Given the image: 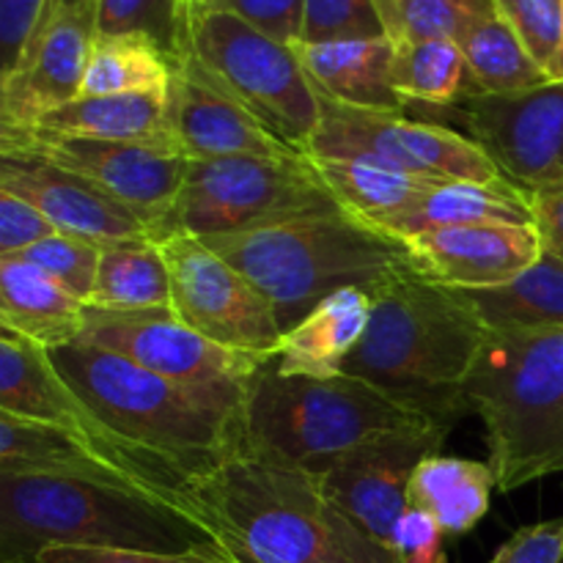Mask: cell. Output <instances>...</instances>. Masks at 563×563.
I'll return each instance as SVG.
<instances>
[{"label": "cell", "instance_id": "cell-6", "mask_svg": "<svg viewBox=\"0 0 563 563\" xmlns=\"http://www.w3.org/2000/svg\"><path fill=\"white\" fill-rule=\"evenodd\" d=\"M465 396L500 493L563 473V330H489Z\"/></svg>", "mask_w": 563, "mask_h": 563}, {"label": "cell", "instance_id": "cell-44", "mask_svg": "<svg viewBox=\"0 0 563 563\" xmlns=\"http://www.w3.org/2000/svg\"><path fill=\"white\" fill-rule=\"evenodd\" d=\"M489 563H563V520L520 528Z\"/></svg>", "mask_w": 563, "mask_h": 563}, {"label": "cell", "instance_id": "cell-33", "mask_svg": "<svg viewBox=\"0 0 563 563\" xmlns=\"http://www.w3.org/2000/svg\"><path fill=\"white\" fill-rule=\"evenodd\" d=\"M170 77H174V64L146 38L97 36L80 97L168 93Z\"/></svg>", "mask_w": 563, "mask_h": 563}, {"label": "cell", "instance_id": "cell-20", "mask_svg": "<svg viewBox=\"0 0 563 563\" xmlns=\"http://www.w3.org/2000/svg\"><path fill=\"white\" fill-rule=\"evenodd\" d=\"M0 190L33 203L58 234L97 247L124 242H157L152 223L86 179L38 159L0 157Z\"/></svg>", "mask_w": 563, "mask_h": 563}, {"label": "cell", "instance_id": "cell-9", "mask_svg": "<svg viewBox=\"0 0 563 563\" xmlns=\"http://www.w3.org/2000/svg\"><path fill=\"white\" fill-rule=\"evenodd\" d=\"M190 55L275 135L308 152L322 121V102L291 44L218 5L192 3Z\"/></svg>", "mask_w": 563, "mask_h": 563}, {"label": "cell", "instance_id": "cell-19", "mask_svg": "<svg viewBox=\"0 0 563 563\" xmlns=\"http://www.w3.org/2000/svg\"><path fill=\"white\" fill-rule=\"evenodd\" d=\"M401 242L416 273L462 291L511 284L544 253L533 225H443Z\"/></svg>", "mask_w": 563, "mask_h": 563}, {"label": "cell", "instance_id": "cell-7", "mask_svg": "<svg viewBox=\"0 0 563 563\" xmlns=\"http://www.w3.org/2000/svg\"><path fill=\"white\" fill-rule=\"evenodd\" d=\"M242 427L251 451L317 476L374 440L445 429L355 374L280 377L273 363L247 396Z\"/></svg>", "mask_w": 563, "mask_h": 563}, {"label": "cell", "instance_id": "cell-22", "mask_svg": "<svg viewBox=\"0 0 563 563\" xmlns=\"http://www.w3.org/2000/svg\"><path fill=\"white\" fill-rule=\"evenodd\" d=\"M319 99L355 110L405 113L407 102L396 93L390 66L394 42L379 38H344V42L291 44Z\"/></svg>", "mask_w": 563, "mask_h": 563}, {"label": "cell", "instance_id": "cell-2", "mask_svg": "<svg viewBox=\"0 0 563 563\" xmlns=\"http://www.w3.org/2000/svg\"><path fill=\"white\" fill-rule=\"evenodd\" d=\"M489 328L465 291L405 264L372 295V319L344 372L377 385L445 429L473 412L465 396Z\"/></svg>", "mask_w": 563, "mask_h": 563}, {"label": "cell", "instance_id": "cell-32", "mask_svg": "<svg viewBox=\"0 0 563 563\" xmlns=\"http://www.w3.org/2000/svg\"><path fill=\"white\" fill-rule=\"evenodd\" d=\"M390 77H394L396 93L407 104L418 102L429 108H449L460 99L476 97L465 55L454 38L394 44Z\"/></svg>", "mask_w": 563, "mask_h": 563}, {"label": "cell", "instance_id": "cell-12", "mask_svg": "<svg viewBox=\"0 0 563 563\" xmlns=\"http://www.w3.org/2000/svg\"><path fill=\"white\" fill-rule=\"evenodd\" d=\"M0 412L25 418V421L47 423V427L75 434L77 440L102 451L104 456L115 460L119 465L130 467L137 476L148 478V482L174 493L176 498L187 500L201 515L196 495H192L190 478L181 476L176 467L159 462L157 456L132 445L119 432H113L82 401V396L60 377L44 346L3 328H0Z\"/></svg>", "mask_w": 563, "mask_h": 563}, {"label": "cell", "instance_id": "cell-21", "mask_svg": "<svg viewBox=\"0 0 563 563\" xmlns=\"http://www.w3.org/2000/svg\"><path fill=\"white\" fill-rule=\"evenodd\" d=\"M0 473H27V476H60L80 478V482L108 484V487L126 489V493L143 495L148 500L170 506L190 517L198 528L207 531L198 511L187 500L176 498L174 493L159 484L137 476L130 467L119 465L104 456L102 451L91 449L64 429L47 427V423L25 421L0 412ZM209 537V531H207ZM212 539V537H209Z\"/></svg>", "mask_w": 563, "mask_h": 563}, {"label": "cell", "instance_id": "cell-34", "mask_svg": "<svg viewBox=\"0 0 563 563\" xmlns=\"http://www.w3.org/2000/svg\"><path fill=\"white\" fill-rule=\"evenodd\" d=\"M97 36H135L152 42L179 69L190 58L192 0H93Z\"/></svg>", "mask_w": 563, "mask_h": 563}, {"label": "cell", "instance_id": "cell-41", "mask_svg": "<svg viewBox=\"0 0 563 563\" xmlns=\"http://www.w3.org/2000/svg\"><path fill=\"white\" fill-rule=\"evenodd\" d=\"M33 563H225L218 550H198L185 555L141 553V550H110V548H66L53 544L44 548Z\"/></svg>", "mask_w": 563, "mask_h": 563}, {"label": "cell", "instance_id": "cell-13", "mask_svg": "<svg viewBox=\"0 0 563 563\" xmlns=\"http://www.w3.org/2000/svg\"><path fill=\"white\" fill-rule=\"evenodd\" d=\"M170 275V311L209 339L236 352L275 361L284 330L262 291L198 236L157 240Z\"/></svg>", "mask_w": 563, "mask_h": 563}, {"label": "cell", "instance_id": "cell-23", "mask_svg": "<svg viewBox=\"0 0 563 563\" xmlns=\"http://www.w3.org/2000/svg\"><path fill=\"white\" fill-rule=\"evenodd\" d=\"M372 319V297L363 289H341L319 302L297 328L284 333L273 361L280 377L330 379L363 341Z\"/></svg>", "mask_w": 563, "mask_h": 563}, {"label": "cell", "instance_id": "cell-46", "mask_svg": "<svg viewBox=\"0 0 563 563\" xmlns=\"http://www.w3.org/2000/svg\"><path fill=\"white\" fill-rule=\"evenodd\" d=\"M88 3H93V0H47V5H44L42 16H49V14H58V11L80 9V5H88Z\"/></svg>", "mask_w": 563, "mask_h": 563}, {"label": "cell", "instance_id": "cell-40", "mask_svg": "<svg viewBox=\"0 0 563 563\" xmlns=\"http://www.w3.org/2000/svg\"><path fill=\"white\" fill-rule=\"evenodd\" d=\"M55 234L58 229L33 203L0 190V258L20 256Z\"/></svg>", "mask_w": 563, "mask_h": 563}, {"label": "cell", "instance_id": "cell-4", "mask_svg": "<svg viewBox=\"0 0 563 563\" xmlns=\"http://www.w3.org/2000/svg\"><path fill=\"white\" fill-rule=\"evenodd\" d=\"M53 544L163 555L214 550L190 517L143 495L80 478L0 473V563H33Z\"/></svg>", "mask_w": 563, "mask_h": 563}, {"label": "cell", "instance_id": "cell-36", "mask_svg": "<svg viewBox=\"0 0 563 563\" xmlns=\"http://www.w3.org/2000/svg\"><path fill=\"white\" fill-rule=\"evenodd\" d=\"M379 36L385 27L374 0H306L302 5V44Z\"/></svg>", "mask_w": 563, "mask_h": 563}, {"label": "cell", "instance_id": "cell-37", "mask_svg": "<svg viewBox=\"0 0 563 563\" xmlns=\"http://www.w3.org/2000/svg\"><path fill=\"white\" fill-rule=\"evenodd\" d=\"M495 9L550 77L563 49V0H495Z\"/></svg>", "mask_w": 563, "mask_h": 563}, {"label": "cell", "instance_id": "cell-45", "mask_svg": "<svg viewBox=\"0 0 563 563\" xmlns=\"http://www.w3.org/2000/svg\"><path fill=\"white\" fill-rule=\"evenodd\" d=\"M531 207L544 253L563 258V179L531 190Z\"/></svg>", "mask_w": 563, "mask_h": 563}, {"label": "cell", "instance_id": "cell-8", "mask_svg": "<svg viewBox=\"0 0 563 563\" xmlns=\"http://www.w3.org/2000/svg\"><path fill=\"white\" fill-rule=\"evenodd\" d=\"M344 212L311 165L302 159L212 157L187 159V174L174 207L159 223L168 234H245L291 220Z\"/></svg>", "mask_w": 563, "mask_h": 563}, {"label": "cell", "instance_id": "cell-11", "mask_svg": "<svg viewBox=\"0 0 563 563\" xmlns=\"http://www.w3.org/2000/svg\"><path fill=\"white\" fill-rule=\"evenodd\" d=\"M80 344L115 352L148 372L198 390L247 401L269 357L212 344L187 328L170 308L154 311H86Z\"/></svg>", "mask_w": 563, "mask_h": 563}, {"label": "cell", "instance_id": "cell-29", "mask_svg": "<svg viewBox=\"0 0 563 563\" xmlns=\"http://www.w3.org/2000/svg\"><path fill=\"white\" fill-rule=\"evenodd\" d=\"M465 295L489 330H563V258L542 253L511 284Z\"/></svg>", "mask_w": 563, "mask_h": 563}, {"label": "cell", "instance_id": "cell-10", "mask_svg": "<svg viewBox=\"0 0 563 563\" xmlns=\"http://www.w3.org/2000/svg\"><path fill=\"white\" fill-rule=\"evenodd\" d=\"M322 102V121L306 154L366 159L405 174L445 181H500L504 170L473 137L405 113Z\"/></svg>", "mask_w": 563, "mask_h": 563}, {"label": "cell", "instance_id": "cell-35", "mask_svg": "<svg viewBox=\"0 0 563 563\" xmlns=\"http://www.w3.org/2000/svg\"><path fill=\"white\" fill-rule=\"evenodd\" d=\"M385 36L394 44L427 38H460L476 16L495 9V0H374Z\"/></svg>", "mask_w": 563, "mask_h": 563}, {"label": "cell", "instance_id": "cell-25", "mask_svg": "<svg viewBox=\"0 0 563 563\" xmlns=\"http://www.w3.org/2000/svg\"><path fill=\"white\" fill-rule=\"evenodd\" d=\"M306 163L311 165L313 174L322 179V185L328 187L330 196L339 201V207L346 214L385 231V234L427 192H432L440 181H445L405 174V170L385 168V165L366 163V159L306 154Z\"/></svg>", "mask_w": 563, "mask_h": 563}, {"label": "cell", "instance_id": "cell-1", "mask_svg": "<svg viewBox=\"0 0 563 563\" xmlns=\"http://www.w3.org/2000/svg\"><path fill=\"white\" fill-rule=\"evenodd\" d=\"M192 495L225 563H401L324 495L317 473L245 443Z\"/></svg>", "mask_w": 563, "mask_h": 563}, {"label": "cell", "instance_id": "cell-38", "mask_svg": "<svg viewBox=\"0 0 563 563\" xmlns=\"http://www.w3.org/2000/svg\"><path fill=\"white\" fill-rule=\"evenodd\" d=\"M99 256H102V247L91 245V242L75 240V236L55 234L49 236V240L33 245L31 251L20 253L16 258H25V262L36 264L38 269H44V273L55 280V284L64 286L69 295L88 302L93 280H97Z\"/></svg>", "mask_w": 563, "mask_h": 563}, {"label": "cell", "instance_id": "cell-30", "mask_svg": "<svg viewBox=\"0 0 563 563\" xmlns=\"http://www.w3.org/2000/svg\"><path fill=\"white\" fill-rule=\"evenodd\" d=\"M465 55L467 71L478 93H517L548 86L550 77L537 60L528 55L509 22L489 9L476 16L456 38Z\"/></svg>", "mask_w": 563, "mask_h": 563}, {"label": "cell", "instance_id": "cell-5", "mask_svg": "<svg viewBox=\"0 0 563 563\" xmlns=\"http://www.w3.org/2000/svg\"><path fill=\"white\" fill-rule=\"evenodd\" d=\"M201 242L262 291L284 333L335 291L363 289L372 297L390 273L410 264L405 242L346 212Z\"/></svg>", "mask_w": 563, "mask_h": 563}, {"label": "cell", "instance_id": "cell-18", "mask_svg": "<svg viewBox=\"0 0 563 563\" xmlns=\"http://www.w3.org/2000/svg\"><path fill=\"white\" fill-rule=\"evenodd\" d=\"M168 126L176 152L187 159L306 157L291 143L275 135L245 104L236 102L223 86H218L192 60V55L170 77Z\"/></svg>", "mask_w": 563, "mask_h": 563}, {"label": "cell", "instance_id": "cell-43", "mask_svg": "<svg viewBox=\"0 0 563 563\" xmlns=\"http://www.w3.org/2000/svg\"><path fill=\"white\" fill-rule=\"evenodd\" d=\"M47 0H0V80L20 64L25 44L36 31Z\"/></svg>", "mask_w": 563, "mask_h": 563}, {"label": "cell", "instance_id": "cell-14", "mask_svg": "<svg viewBox=\"0 0 563 563\" xmlns=\"http://www.w3.org/2000/svg\"><path fill=\"white\" fill-rule=\"evenodd\" d=\"M0 157L38 159L75 174L104 196L141 214L154 234L174 207L187 174V157L174 148L97 141L36 130H0Z\"/></svg>", "mask_w": 563, "mask_h": 563}, {"label": "cell", "instance_id": "cell-24", "mask_svg": "<svg viewBox=\"0 0 563 563\" xmlns=\"http://www.w3.org/2000/svg\"><path fill=\"white\" fill-rule=\"evenodd\" d=\"M86 302L55 284L25 258H0V328L47 352L77 344L86 328Z\"/></svg>", "mask_w": 563, "mask_h": 563}, {"label": "cell", "instance_id": "cell-16", "mask_svg": "<svg viewBox=\"0 0 563 563\" xmlns=\"http://www.w3.org/2000/svg\"><path fill=\"white\" fill-rule=\"evenodd\" d=\"M97 42V5L42 16L20 64L0 80V130H25L80 97Z\"/></svg>", "mask_w": 563, "mask_h": 563}, {"label": "cell", "instance_id": "cell-31", "mask_svg": "<svg viewBox=\"0 0 563 563\" xmlns=\"http://www.w3.org/2000/svg\"><path fill=\"white\" fill-rule=\"evenodd\" d=\"M86 308L93 311H154L170 308V275L157 242L104 247Z\"/></svg>", "mask_w": 563, "mask_h": 563}, {"label": "cell", "instance_id": "cell-15", "mask_svg": "<svg viewBox=\"0 0 563 563\" xmlns=\"http://www.w3.org/2000/svg\"><path fill=\"white\" fill-rule=\"evenodd\" d=\"M522 190L563 179V80L517 93H478L438 108Z\"/></svg>", "mask_w": 563, "mask_h": 563}, {"label": "cell", "instance_id": "cell-26", "mask_svg": "<svg viewBox=\"0 0 563 563\" xmlns=\"http://www.w3.org/2000/svg\"><path fill=\"white\" fill-rule=\"evenodd\" d=\"M443 225H533L531 192L511 179L500 181H440L405 218L388 229L405 240Z\"/></svg>", "mask_w": 563, "mask_h": 563}, {"label": "cell", "instance_id": "cell-28", "mask_svg": "<svg viewBox=\"0 0 563 563\" xmlns=\"http://www.w3.org/2000/svg\"><path fill=\"white\" fill-rule=\"evenodd\" d=\"M495 487L489 462L432 454L412 473L407 500L412 509L434 517L445 537H462L484 520Z\"/></svg>", "mask_w": 563, "mask_h": 563}, {"label": "cell", "instance_id": "cell-42", "mask_svg": "<svg viewBox=\"0 0 563 563\" xmlns=\"http://www.w3.org/2000/svg\"><path fill=\"white\" fill-rule=\"evenodd\" d=\"M443 537L445 531L434 517L407 506L399 526H396L394 550L401 563H445L449 559H445Z\"/></svg>", "mask_w": 563, "mask_h": 563}, {"label": "cell", "instance_id": "cell-27", "mask_svg": "<svg viewBox=\"0 0 563 563\" xmlns=\"http://www.w3.org/2000/svg\"><path fill=\"white\" fill-rule=\"evenodd\" d=\"M36 130L97 141L143 143L174 148L168 126V93H113L80 97L36 121Z\"/></svg>", "mask_w": 563, "mask_h": 563}, {"label": "cell", "instance_id": "cell-47", "mask_svg": "<svg viewBox=\"0 0 563 563\" xmlns=\"http://www.w3.org/2000/svg\"><path fill=\"white\" fill-rule=\"evenodd\" d=\"M192 3H196V0H192Z\"/></svg>", "mask_w": 563, "mask_h": 563}, {"label": "cell", "instance_id": "cell-17", "mask_svg": "<svg viewBox=\"0 0 563 563\" xmlns=\"http://www.w3.org/2000/svg\"><path fill=\"white\" fill-rule=\"evenodd\" d=\"M449 434V429H429L374 440L319 473V484L355 526L394 550L396 526L410 506L412 473L427 456L440 454Z\"/></svg>", "mask_w": 563, "mask_h": 563}, {"label": "cell", "instance_id": "cell-39", "mask_svg": "<svg viewBox=\"0 0 563 563\" xmlns=\"http://www.w3.org/2000/svg\"><path fill=\"white\" fill-rule=\"evenodd\" d=\"M196 3L218 5L251 22L253 27L264 31L278 42H300L302 31V5L306 0H196Z\"/></svg>", "mask_w": 563, "mask_h": 563}, {"label": "cell", "instance_id": "cell-3", "mask_svg": "<svg viewBox=\"0 0 563 563\" xmlns=\"http://www.w3.org/2000/svg\"><path fill=\"white\" fill-rule=\"evenodd\" d=\"M49 361L113 432L192 484L223 465L245 440L247 401L174 383L80 341L53 350Z\"/></svg>", "mask_w": 563, "mask_h": 563}]
</instances>
